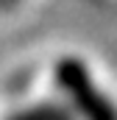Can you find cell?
Listing matches in <instances>:
<instances>
[{"label": "cell", "instance_id": "obj_1", "mask_svg": "<svg viewBox=\"0 0 117 120\" xmlns=\"http://www.w3.org/2000/svg\"><path fill=\"white\" fill-rule=\"evenodd\" d=\"M58 84L75 103L84 120H117L114 109L106 103V98L95 90V84L75 67V61H61L58 67Z\"/></svg>", "mask_w": 117, "mask_h": 120}]
</instances>
